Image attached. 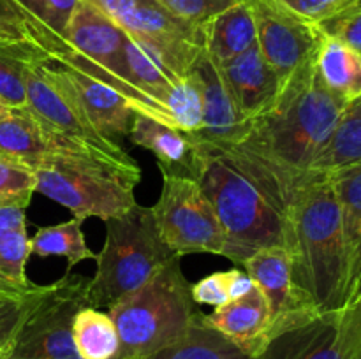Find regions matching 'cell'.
<instances>
[{"label":"cell","mask_w":361,"mask_h":359,"mask_svg":"<svg viewBox=\"0 0 361 359\" xmlns=\"http://www.w3.org/2000/svg\"><path fill=\"white\" fill-rule=\"evenodd\" d=\"M286 250L303 303L317 313L345 308L349 303L348 250L330 175L312 171L286 217Z\"/></svg>","instance_id":"1"},{"label":"cell","mask_w":361,"mask_h":359,"mask_svg":"<svg viewBox=\"0 0 361 359\" xmlns=\"http://www.w3.org/2000/svg\"><path fill=\"white\" fill-rule=\"evenodd\" d=\"M349 102L331 94L314 62L282 87L274 108L243 139L252 150L293 172H309Z\"/></svg>","instance_id":"2"},{"label":"cell","mask_w":361,"mask_h":359,"mask_svg":"<svg viewBox=\"0 0 361 359\" xmlns=\"http://www.w3.org/2000/svg\"><path fill=\"white\" fill-rule=\"evenodd\" d=\"M34 175L35 192L62 204L81 222L122 217L137 204L134 189L141 169L134 158L123 162L94 150L51 146Z\"/></svg>","instance_id":"3"},{"label":"cell","mask_w":361,"mask_h":359,"mask_svg":"<svg viewBox=\"0 0 361 359\" xmlns=\"http://www.w3.org/2000/svg\"><path fill=\"white\" fill-rule=\"evenodd\" d=\"M194 144L192 180L200 183L224 232L222 256L231 263L243 264L257 250L268 246L286 248L288 225L284 217L261 190L215 148L196 141Z\"/></svg>","instance_id":"4"},{"label":"cell","mask_w":361,"mask_h":359,"mask_svg":"<svg viewBox=\"0 0 361 359\" xmlns=\"http://www.w3.org/2000/svg\"><path fill=\"white\" fill-rule=\"evenodd\" d=\"M175 257L108 310L118 333L116 359H145L178 341L201 315Z\"/></svg>","instance_id":"5"},{"label":"cell","mask_w":361,"mask_h":359,"mask_svg":"<svg viewBox=\"0 0 361 359\" xmlns=\"http://www.w3.org/2000/svg\"><path fill=\"white\" fill-rule=\"evenodd\" d=\"M176 256L159 234L152 210L136 206L122 217L106 220V239L97 253V270L88 284V303L111 308L150 280Z\"/></svg>","instance_id":"6"},{"label":"cell","mask_w":361,"mask_h":359,"mask_svg":"<svg viewBox=\"0 0 361 359\" xmlns=\"http://www.w3.org/2000/svg\"><path fill=\"white\" fill-rule=\"evenodd\" d=\"M90 278L66 273L37 285L2 359H81L73 340L74 315L88 303Z\"/></svg>","instance_id":"7"},{"label":"cell","mask_w":361,"mask_h":359,"mask_svg":"<svg viewBox=\"0 0 361 359\" xmlns=\"http://www.w3.org/2000/svg\"><path fill=\"white\" fill-rule=\"evenodd\" d=\"M127 34L92 4L80 0L66 30V49L51 63L73 67L118 92L134 113H143L123 73L122 49Z\"/></svg>","instance_id":"8"},{"label":"cell","mask_w":361,"mask_h":359,"mask_svg":"<svg viewBox=\"0 0 361 359\" xmlns=\"http://www.w3.org/2000/svg\"><path fill=\"white\" fill-rule=\"evenodd\" d=\"M161 175V196L150 210L166 245L180 257L189 253L222 256L224 232L200 183L168 171Z\"/></svg>","instance_id":"9"},{"label":"cell","mask_w":361,"mask_h":359,"mask_svg":"<svg viewBox=\"0 0 361 359\" xmlns=\"http://www.w3.org/2000/svg\"><path fill=\"white\" fill-rule=\"evenodd\" d=\"M48 62L46 56H39L28 67L25 109L44 129L51 146L94 150L116 160H133L115 139L106 137L92 125L74 99L49 76Z\"/></svg>","instance_id":"10"},{"label":"cell","mask_w":361,"mask_h":359,"mask_svg":"<svg viewBox=\"0 0 361 359\" xmlns=\"http://www.w3.org/2000/svg\"><path fill=\"white\" fill-rule=\"evenodd\" d=\"M123 32L152 46L178 77H187L204 49L203 27L173 16L157 0H85Z\"/></svg>","instance_id":"11"},{"label":"cell","mask_w":361,"mask_h":359,"mask_svg":"<svg viewBox=\"0 0 361 359\" xmlns=\"http://www.w3.org/2000/svg\"><path fill=\"white\" fill-rule=\"evenodd\" d=\"M252 13L261 53L282 87L316 58L323 39L319 25L302 20L275 0H243Z\"/></svg>","instance_id":"12"},{"label":"cell","mask_w":361,"mask_h":359,"mask_svg":"<svg viewBox=\"0 0 361 359\" xmlns=\"http://www.w3.org/2000/svg\"><path fill=\"white\" fill-rule=\"evenodd\" d=\"M254 359H345L342 310H302L277 320Z\"/></svg>","instance_id":"13"},{"label":"cell","mask_w":361,"mask_h":359,"mask_svg":"<svg viewBox=\"0 0 361 359\" xmlns=\"http://www.w3.org/2000/svg\"><path fill=\"white\" fill-rule=\"evenodd\" d=\"M190 74L197 81L203 101V125L197 132L189 134L197 143L222 148L245 139L252 130V123L242 116L236 108L219 63L207 53H200L190 67Z\"/></svg>","instance_id":"14"},{"label":"cell","mask_w":361,"mask_h":359,"mask_svg":"<svg viewBox=\"0 0 361 359\" xmlns=\"http://www.w3.org/2000/svg\"><path fill=\"white\" fill-rule=\"evenodd\" d=\"M48 73L99 132L111 139L129 134L136 113L118 92L73 67L48 62Z\"/></svg>","instance_id":"15"},{"label":"cell","mask_w":361,"mask_h":359,"mask_svg":"<svg viewBox=\"0 0 361 359\" xmlns=\"http://www.w3.org/2000/svg\"><path fill=\"white\" fill-rule=\"evenodd\" d=\"M219 69L236 108L249 122L267 115L281 95V80L263 56L257 42L242 55L219 63Z\"/></svg>","instance_id":"16"},{"label":"cell","mask_w":361,"mask_h":359,"mask_svg":"<svg viewBox=\"0 0 361 359\" xmlns=\"http://www.w3.org/2000/svg\"><path fill=\"white\" fill-rule=\"evenodd\" d=\"M242 266L268 299L271 310V326L291 313L310 310L303 303L293 280L291 257L284 246H268L257 250Z\"/></svg>","instance_id":"17"},{"label":"cell","mask_w":361,"mask_h":359,"mask_svg":"<svg viewBox=\"0 0 361 359\" xmlns=\"http://www.w3.org/2000/svg\"><path fill=\"white\" fill-rule=\"evenodd\" d=\"M204 320L247 354H257L271 329V310L259 289L240 299L217 306Z\"/></svg>","instance_id":"18"},{"label":"cell","mask_w":361,"mask_h":359,"mask_svg":"<svg viewBox=\"0 0 361 359\" xmlns=\"http://www.w3.org/2000/svg\"><path fill=\"white\" fill-rule=\"evenodd\" d=\"M32 196L0 199V289L20 292L30 287L27 263L30 238L27 232V208Z\"/></svg>","instance_id":"19"},{"label":"cell","mask_w":361,"mask_h":359,"mask_svg":"<svg viewBox=\"0 0 361 359\" xmlns=\"http://www.w3.org/2000/svg\"><path fill=\"white\" fill-rule=\"evenodd\" d=\"M129 139L155 155L161 171L192 178L196 144L189 134L166 125L152 116L136 113L129 129Z\"/></svg>","instance_id":"20"},{"label":"cell","mask_w":361,"mask_h":359,"mask_svg":"<svg viewBox=\"0 0 361 359\" xmlns=\"http://www.w3.org/2000/svg\"><path fill=\"white\" fill-rule=\"evenodd\" d=\"M348 250L349 303L361 287V162L330 172ZM348 303V305H349Z\"/></svg>","instance_id":"21"},{"label":"cell","mask_w":361,"mask_h":359,"mask_svg":"<svg viewBox=\"0 0 361 359\" xmlns=\"http://www.w3.org/2000/svg\"><path fill=\"white\" fill-rule=\"evenodd\" d=\"M204 49L217 63L228 62L256 44V25L252 13L238 0L203 25Z\"/></svg>","instance_id":"22"},{"label":"cell","mask_w":361,"mask_h":359,"mask_svg":"<svg viewBox=\"0 0 361 359\" xmlns=\"http://www.w3.org/2000/svg\"><path fill=\"white\" fill-rule=\"evenodd\" d=\"M51 151V141L25 108L0 113V157L11 158L34 171Z\"/></svg>","instance_id":"23"},{"label":"cell","mask_w":361,"mask_h":359,"mask_svg":"<svg viewBox=\"0 0 361 359\" xmlns=\"http://www.w3.org/2000/svg\"><path fill=\"white\" fill-rule=\"evenodd\" d=\"M314 65L324 87L342 101L351 102L361 95L360 51L323 32Z\"/></svg>","instance_id":"24"},{"label":"cell","mask_w":361,"mask_h":359,"mask_svg":"<svg viewBox=\"0 0 361 359\" xmlns=\"http://www.w3.org/2000/svg\"><path fill=\"white\" fill-rule=\"evenodd\" d=\"M34 28L35 46L49 62L66 49V30L80 0H11Z\"/></svg>","instance_id":"25"},{"label":"cell","mask_w":361,"mask_h":359,"mask_svg":"<svg viewBox=\"0 0 361 359\" xmlns=\"http://www.w3.org/2000/svg\"><path fill=\"white\" fill-rule=\"evenodd\" d=\"M145 359H254L231 340L219 333L204 320V313L197 317L189 331L178 341L155 352Z\"/></svg>","instance_id":"26"},{"label":"cell","mask_w":361,"mask_h":359,"mask_svg":"<svg viewBox=\"0 0 361 359\" xmlns=\"http://www.w3.org/2000/svg\"><path fill=\"white\" fill-rule=\"evenodd\" d=\"M358 162H361V95L345 106L334 134L310 171L330 175Z\"/></svg>","instance_id":"27"},{"label":"cell","mask_w":361,"mask_h":359,"mask_svg":"<svg viewBox=\"0 0 361 359\" xmlns=\"http://www.w3.org/2000/svg\"><path fill=\"white\" fill-rule=\"evenodd\" d=\"M46 56L32 42L0 37V104L4 108H25L27 70L34 60Z\"/></svg>","instance_id":"28"},{"label":"cell","mask_w":361,"mask_h":359,"mask_svg":"<svg viewBox=\"0 0 361 359\" xmlns=\"http://www.w3.org/2000/svg\"><path fill=\"white\" fill-rule=\"evenodd\" d=\"M73 340L81 359H116L118 333L109 313L87 305L74 315Z\"/></svg>","instance_id":"29"},{"label":"cell","mask_w":361,"mask_h":359,"mask_svg":"<svg viewBox=\"0 0 361 359\" xmlns=\"http://www.w3.org/2000/svg\"><path fill=\"white\" fill-rule=\"evenodd\" d=\"M83 222L73 218L56 225L37 229L30 238V252L39 257H63L69 263V270L83 260L95 259L97 253L90 250L83 234Z\"/></svg>","instance_id":"30"},{"label":"cell","mask_w":361,"mask_h":359,"mask_svg":"<svg viewBox=\"0 0 361 359\" xmlns=\"http://www.w3.org/2000/svg\"><path fill=\"white\" fill-rule=\"evenodd\" d=\"M164 106L173 129H178L185 134H194L203 125L201 92L197 81L190 73L169 90Z\"/></svg>","instance_id":"31"},{"label":"cell","mask_w":361,"mask_h":359,"mask_svg":"<svg viewBox=\"0 0 361 359\" xmlns=\"http://www.w3.org/2000/svg\"><path fill=\"white\" fill-rule=\"evenodd\" d=\"M289 13L314 25H323L361 6V0H275Z\"/></svg>","instance_id":"32"},{"label":"cell","mask_w":361,"mask_h":359,"mask_svg":"<svg viewBox=\"0 0 361 359\" xmlns=\"http://www.w3.org/2000/svg\"><path fill=\"white\" fill-rule=\"evenodd\" d=\"M168 13L190 25L203 27L215 14L222 13L238 0H157Z\"/></svg>","instance_id":"33"},{"label":"cell","mask_w":361,"mask_h":359,"mask_svg":"<svg viewBox=\"0 0 361 359\" xmlns=\"http://www.w3.org/2000/svg\"><path fill=\"white\" fill-rule=\"evenodd\" d=\"M35 291H37V285L32 284L30 287L21 291L20 294L13 296L11 299H7V301L0 306V359L6 354L14 333H16V329L20 327L21 320H23L25 317V312H27Z\"/></svg>","instance_id":"34"},{"label":"cell","mask_w":361,"mask_h":359,"mask_svg":"<svg viewBox=\"0 0 361 359\" xmlns=\"http://www.w3.org/2000/svg\"><path fill=\"white\" fill-rule=\"evenodd\" d=\"M35 192V175L30 168L11 158L0 157V199L32 196Z\"/></svg>","instance_id":"35"},{"label":"cell","mask_w":361,"mask_h":359,"mask_svg":"<svg viewBox=\"0 0 361 359\" xmlns=\"http://www.w3.org/2000/svg\"><path fill=\"white\" fill-rule=\"evenodd\" d=\"M319 27L326 35L338 39L349 48L361 53V6L319 25Z\"/></svg>","instance_id":"36"},{"label":"cell","mask_w":361,"mask_h":359,"mask_svg":"<svg viewBox=\"0 0 361 359\" xmlns=\"http://www.w3.org/2000/svg\"><path fill=\"white\" fill-rule=\"evenodd\" d=\"M0 37L35 44L30 21L11 0H0Z\"/></svg>","instance_id":"37"},{"label":"cell","mask_w":361,"mask_h":359,"mask_svg":"<svg viewBox=\"0 0 361 359\" xmlns=\"http://www.w3.org/2000/svg\"><path fill=\"white\" fill-rule=\"evenodd\" d=\"M190 292L196 305H210L214 308L229 303L228 285H226V271L207 275L196 284H190Z\"/></svg>","instance_id":"38"},{"label":"cell","mask_w":361,"mask_h":359,"mask_svg":"<svg viewBox=\"0 0 361 359\" xmlns=\"http://www.w3.org/2000/svg\"><path fill=\"white\" fill-rule=\"evenodd\" d=\"M342 340L345 359H361V305L342 308Z\"/></svg>","instance_id":"39"},{"label":"cell","mask_w":361,"mask_h":359,"mask_svg":"<svg viewBox=\"0 0 361 359\" xmlns=\"http://www.w3.org/2000/svg\"><path fill=\"white\" fill-rule=\"evenodd\" d=\"M226 285H228L229 299H240L256 289V282L250 278L247 271H240L236 267L226 271Z\"/></svg>","instance_id":"40"},{"label":"cell","mask_w":361,"mask_h":359,"mask_svg":"<svg viewBox=\"0 0 361 359\" xmlns=\"http://www.w3.org/2000/svg\"><path fill=\"white\" fill-rule=\"evenodd\" d=\"M32 285V284H30ZM28 289V287H27ZM21 292V291H20ZM20 292H11V291H6V289H0V306L4 305V303L7 301V299H11L13 298V296H16V294H20Z\"/></svg>","instance_id":"41"},{"label":"cell","mask_w":361,"mask_h":359,"mask_svg":"<svg viewBox=\"0 0 361 359\" xmlns=\"http://www.w3.org/2000/svg\"><path fill=\"white\" fill-rule=\"evenodd\" d=\"M349 305H361V287L358 289V292H356V296H355V298H353V301L349 303Z\"/></svg>","instance_id":"42"},{"label":"cell","mask_w":361,"mask_h":359,"mask_svg":"<svg viewBox=\"0 0 361 359\" xmlns=\"http://www.w3.org/2000/svg\"><path fill=\"white\" fill-rule=\"evenodd\" d=\"M4 109H6V108H4V106H2V104H0V113H2V111H4Z\"/></svg>","instance_id":"43"}]
</instances>
